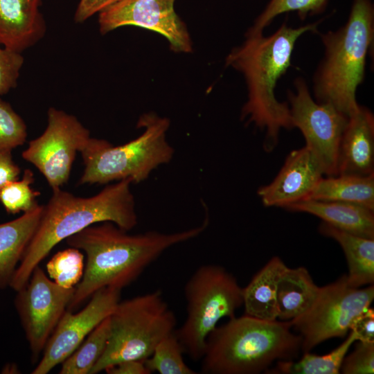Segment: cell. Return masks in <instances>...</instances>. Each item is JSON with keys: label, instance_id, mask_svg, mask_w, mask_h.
<instances>
[{"label": "cell", "instance_id": "cell-3", "mask_svg": "<svg viewBox=\"0 0 374 374\" xmlns=\"http://www.w3.org/2000/svg\"><path fill=\"white\" fill-rule=\"evenodd\" d=\"M132 183L131 179L119 180L88 197L74 195L61 188L52 190L10 287L16 292L23 287L55 246L87 226L111 222L127 231L134 228L138 216L130 188Z\"/></svg>", "mask_w": 374, "mask_h": 374}, {"label": "cell", "instance_id": "cell-31", "mask_svg": "<svg viewBox=\"0 0 374 374\" xmlns=\"http://www.w3.org/2000/svg\"><path fill=\"white\" fill-rule=\"evenodd\" d=\"M354 350L345 356L340 373L373 374L374 373V342L356 341Z\"/></svg>", "mask_w": 374, "mask_h": 374}, {"label": "cell", "instance_id": "cell-13", "mask_svg": "<svg viewBox=\"0 0 374 374\" xmlns=\"http://www.w3.org/2000/svg\"><path fill=\"white\" fill-rule=\"evenodd\" d=\"M175 1L121 0L98 14L100 32L104 35L123 26H137L161 35L175 53H190L192 41L175 10Z\"/></svg>", "mask_w": 374, "mask_h": 374}, {"label": "cell", "instance_id": "cell-18", "mask_svg": "<svg viewBox=\"0 0 374 374\" xmlns=\"http://www.w3.org/2000/svg\"><path fill=\"white\" fill-rule=\"evenodd\" d=\"M285 209L319 217L339 229L374 239V211L363 206L334 201H301Z\"/></svg>", "mask_w": 374, "mask_h": 374}, {"label": "cell", "instance_id": "cell-19", "mask_svg": "<svg viewBox=\"0 0 374 374\" xmlns=\"http://www.w3.org/2000/svg\"><path fill=\"white\" fill-rule=\"evenodd\" d=\"M43 205L0 224V289L10 287L14 274L39 224Z\"/></svg>", "mask_w": 374, "mask_h": 374}, {"label": "cell", "instance_id": "cell-24", "mask_svg": "<svg viewBox=\"0 0 374 374\" xmlns=\"http://www.w3.org/2000/svg\"><path fill=\"white\" fill-rule=\"evenodd\" d=\"M356 341V335L350 331L345 340L327 354L303 353L299 360H278L273 368L267 371L276 374H339L345 356Z\"/></svg>", "mask_w": 374, "mask_h": 374}, {"label": "cell", "instance_id": "cell-10", "mask_svg": "<svg viewBox=\"0 0 374 374\" xmlns=\"http://www.w3.org/2000/svg\"><path fill=\"white\" fill-rule=\"evenodd\" d=\"M90 137L75 116L50 107L46 129L28 143L21 156L37 168L52 190L59 188L68 181L76 154Z\"/></svg>", "mask_w": 374, "mask_h": 374}, {"label": "cell", "instance_id": "cell-7", "mask_svg": "<svg viewBox=\"0 0 374 374\" xmlns=\"http://www.w3.org/2000/svg\"><path fill=\"white\" fill-rule=\"evenodd\" d=\"M109 319L106 349L91 374L123 361H145L157 344L175 331L177 323L160 290L120 301Z\"/></svg>", "mask_w": 374, "mask_h": 374}, {"label": "cell", "instance_id": "cell-27", "mask_svg": "<svg viewBox=\"0 0 374 374\" xmlns=\"http://www.w3.org/2000/svg\"><path fill=\"white\" fill-rule=\"evenodd\" d=\"M84 269L83 253L71 247L57 252L46 263L50 278L64 288L75 287L83 276Z\"/></svg>", "mask_w": 374, "mask_h": 374}, {"label": "cell", "instance_id": "cell-21", "mask_svg": "<svg viewBox=\"0 0 374 374\" xmlns=\"http://www.w3.org/2000/svg\"><path fill=\"white\" fill-rule=\"evenodd\" d=\"M319 232L341 246L348 264V283L362 287L374 283V239L362 237L334 227L324 222Z\"/></svg>", "mask_w": 374, "mask_h": 374}, {"label": "cell", "instance_id": "cell-16", "mask_svg": "<svg viewBox=\"0 0 374 374\" xmlns=\"http://www.w3.org/2000/svg\"><path fill=\"white\" fill-rule=\"evenodd\" d=\"M337 175L366 176L374 173V116L359 106L348 117L339 143Z\"/></svg>", "mask_w": 374, "mask_h": 374}, {"label": "cell", "instance_id": "cell-11", "mask_svg": "<svg viewBox=\"0 0 374 374\" xmlns=\"http://www.w3.org/2000/svg\"><path fill=\"white\" fill-rule=\"evenodd\" d=\"M295 91H287L293 127L302 132L305 145L320 163L324 175H337L339 143L348 116L329 103L315 101L305 81L298 78Z\"/></svg>", "mask_w": 374, "mask_h": 374}, {"label": "cell", "instance_id": "cell-6", "mask_svg": "<svg viewBox=\"0 0 374 374\" xmlns=\"http://www.w3.org/2000/svg\"><path fill=\"white\" fill-rule=\"evenodd\" d=\"M170 120L154 113L142 114L137 127L144 129L136 139L114 146L105 139L90 137L80 153L84 170L80 184H106L131 179L140 183L159 166L168 163L174 148L166 139Z\"/></svg>", "mask_w": 374, "mask_h": 374}, {"label": "cell", "instance_id": "cell-2", "mask_svg": "<svg viewBox=\"0 0 374 374\" xmlns=\"http://www.w3.org/2000/svg\"><path fill=\"white\" fill-rule=\"evenodd\" d=\"M317 26L318 23H314L292 28L284 23L269 36L247 33L244 43L226 58V65L240 71L246 80L248 98L242 118L265 130L267 151L276 145L283 128H293L288 103L278 101L274 94L277 82L291 64L298 39L305 33L316 31Z\"/></svg>", "mask_w": 374, "mask_h": 374}, {"label": "cell", "instance_id": "cell-14", "mask_svg": "<svg viewBox=\"0 0 374 374\" xmlns=\"http://www.w3.org/2000/svg\"><path fill=\"white\" fill-rule=\"evenodd\" d=\"M121 290L105 287L96 292L87 305L73 313L66 310L50 336L42 357L32 374L48 373L62 364L120 301Z\"/></svg>", "mask_w": 374, "mask_h": 374}, {"label": "cell", "instance_id": "cell-34", "mask_svg": "<svg viewBox=\"0 0 374 374\" xmlns=\"http://www.w3.org/2000/svg\"><path fill=\"white\" fill-rule=\"evenodd\" d=\"M119 1L121 0H80L74 14V20L77 23H82Z\"/></svg>", "mask_w": 374, "mask_h": 374}, {"label": "cell", "instance_id": "cell-22", "mask_svg": "<svg viewBox=\"0 0 374 374\" xmlns=\"http://www.w3.org/2000/svg\"><path fill=\"white\" fill-rule=\"evenodd\" d=\"M319 288L305 267H287L278 285V319L291 321L304 314L314 303Z\"/></svg>", "mask_w": 374, "mask_h": 374}, {"label": "cell", "instance_id": "cell-4", "mask_svg": "<svg viewBox=\"0 0 374 374\" xmlns=\"http://www.w3.org/2000/svg\"><path fill=\"white\" fill-rule=\"evenodd\" d=\"M301 344L290 321L235 316L208 336L201 373H259L275 361L292 359L301 350Z\"/></svg>", "mask_w": 374, "mask_h": 374}, {"label": "cell", "instance_id": "cell-12", "mask_svg": "<svg viewBox=\"0 0 374 374\" xmlns=\"http://www.w3.org/2000/svg\"><path fill=\"white\" fill-rule=\"evenodd\" d=\"M75 287L64 288L47 276L38 265L27 283L17 291L15 306L35 362L67 310Z\"/></svg>", "mask_w": 374, "mask_h": 374}, {"label": "cell", "instance_id": "cell-1", "mask_svg": "<svg viewBox=\"0 0 374 374\" xmlns=\"http://www.w3.org/2000/svg\"><path fill=\"white\" fill-rule=\"evenodd\" d=\"M208 222L206 215L201 225L188 230L170 233L149 231L136 235L127 233L111 222H104L67 238L69 247L86 255L83 276L75 287L67 310L72 311L102 288L121 290L167 249L199 235Z\"/></svg>", "mask_w": 374, "mask_h": 374}, {"label": "cell", "instance_id": "cell-20", "mask_svg": "<svg viewBox=\"0 0 374 374\" xmlns=\"http://www.w3.org/2000/svg\"><path fill=\"white\" fill-rule=\"evenodd\" d=\"M287 267L282 259L274 256L242 287L244 314L267 321L278 319V285Z\"/></svg>", "mask_w": 374, "mask_h": 374}, {"label": "cell", "instance_id": "cell-5", "mask_svg": "<svg viewBox=\"0 0 374 374\" xmlns=\"http://www.w3.org/2000/svg\"><path fill=\"white\" fill-rule=\"evenodd\" d=\"M321 37L325 54L314 77V97L349 117L360 106L356 91L364 80L366 56L373 42L371 1L354 0L346 24Z\"/></svg>", "mask_w": 374, "mask_h": 374}, {"label": "cell", "instance_id": "cell-8", "mask_svg": "<svg viewBox=\"0 0 374 374\" xmlns=\"http://www.w3.org/2000/svg\"><path fill=\"white\" fill-rule=\"evenodd\" d=\"M186 317L174 332L184 353L193 361L202 358L206 339L217 323L235 317L243 305L242 287L224 267L203 265L184 286Z\"/></svg>", "mask_w": 374, "mask_h": 374}, {"label": "cell", "instance_id": "cell-32", "mask_svg": "<svg viewBox=\"0 0 374 374\" xmlns=\"http://www.w3.org/2000/svg\"><path fill=\"white\" fill-rule=\"evenodd\" d=\"M24 62L21 53L0 44V96L6 94L17 87Z\"/></svg>", "mask_w": 374, "mask_h": 374}, {"label": "cell", "instance_id": "cell-36", "mask_svg": "<svg viewBox=\"0 0 374 374\" xmlns=\"http://www.w3.org/2000/svg\"><path fill=\"white\" fill-rule=\"evenodd\" d=\"M108 374H150L143 360H126L107 368Z\"/></svg>", "mask_w": 374, "mask_h": 374}, {"label": "cell", "instance_id": "cell-26", "mask_svg": "<svg viewBox=\"0 0 374 374\" xmlns=\"http://www.w3.org/2000/svg\"><path fill=\"white\" fill-rule=\"evenodd\" d=\"M183 349L175 332L163 338L144 362L151 372L160 374H195L184 362Z\"/></svg>", "mask_w": 374, "mask_h": 374}, {"label": "cell", "instance_id": "cell-29", "mask_svg": "<svg viewBox=\"0 0 374 374\" xmlns=\"http://www.w3.org/2000/svg\"><path fill=\"white\" fill-rule=\"evenodd\" d=\"M328 0H270L264 10L258 15L247 33H262L265 28L278 15L296 11L301 19L308 15L321 12Z\"/></svg>", "mask_w": 374, "mask_h": 374}, {"label": "cell", "instance_id": "cell-30", "mask_svg": "<svg viewBox=\"0 0 374 374\" xmlns=\"http://www.w3.org/2000/svg\"><path fill=\"white\" fill-rule=\"evenodd\" d=\"M27 138V127L11 105L0 98V154L22 145Z\"/></svg>", "mask_w": 374, "mask_h": 374}, {"label": "cell", "instance_id": "cell-23", "mask_svg": "<svg viewBox=\"0 0 374 374\" xmlns=\"http://www.w3.org/2000/svg\"><path fill=\"white\" fill-rule=\"evenodd\" d=\"M305 200L348 202L374 211V173L323 177Z\"/></svg>", "mask_w": 374, "mask_h": 374}, {"label": "cell", "instance_id": "cell-15", "mask_svg": "<svg viewBox=\"0 0 374 374\" xmlns=\"http://www.w3.org/2000/svg\"><path fill=\"white\" fill-rule=\"evenodd\" d=\"M322 168L306 147L292 151L277 176L258 190L265 206L285 208L304 201L323 177Z\"/></svg>", "mask_w": 374, "mask_h": 374}, {"label": "cell", "instance_id": "cell-25", "mask_svg": "<svg viewBox=\"0 0 374 374\" xmlns=\"http://www.w3.org/2000/svg\"><path fill=\"white\" fill-rule=\"evenodd\" d=\"M110 334L109 317L99 323L61 364L60 374H91L104 353Z\"/></svg>", "mask_w": 374, "mask_h": 374}, {"label": "cell", "instance_id": "cell-28", "mask_svg": "<svg viewBox=\"0 0 374 374\" xmlns=\"http://www.w3.org/2000/svg\"><path fill=\"white\" fill-rule=\"evenodd\" d=\"M33 181V172L26 169L21 179L9 182L0 188V202L8 213H26L39 206L37 197L40 193L31 188Z\"/></svg>", "mask_w": 374, "mask_h": 374}, {"label": "cell", "instance_id": "cell-9", "mask_svg": "<svg viewBox=\"0 0 374 374\" xmlns=\"http://www.w3.org/2000/svg\"><path fill=\"white\" fill-rule=\"evenodd\" d=\"M374 286L353 287L346 275L319 287L311 307L290 321L302 339L301 350L310 352L321 343L335 337L344 338L356 317L371 307Z\"/></svg>", "mask_w": 374, "mask_h": 374}, {"label": "cell", "instance_id": "cell-33", "mask_svg": "<svg viewBox=\"0 0 374 374\" xmlns=\"http://www.w3.org/2000/svg\"><path fill=\"white\" fill-rule=\"evenodd\" d=\"M350 331L355 332L357 341L374 342V310L369 307L355 318Z\"/></svg>", "mask_w": 374, "mask_h": 374}, {"label": "cell", "instance_id": "cell-35", "mask_svg": "<svg viewBox=\"0 0 374 374\" xmlns=\"http://www.w3.org/2000/svg\"><path fill=\"white\" fill-rule=\"evenodd\" d=\"M21 168L12 159V152L0 154V188L12 181L17 180Z\"/></svg>", "mask_w": 374, "mask_h": 374}, {"label": "cell", "instance_id": "cell-17", "mask_svg": "<svg viewBox=\"0 0 374 374\" xmlns=\"http://www.w3.org/2000/svg\"><path fill=\"white\" fill-rule=\"evenodd\" d=\"M42 0H0V44L22 53L45 35Z\"/></svg>", "mask_w": 374, "mask_h": 374}]
</instances>
